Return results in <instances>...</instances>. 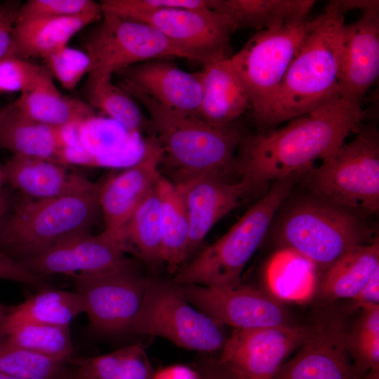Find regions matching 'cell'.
Segmentation results:
<instances>
[{"mask_svg":"<svg viewBox=\"0 0 379 379\" xmlns=\"http://www.w3.org/2000/svg\"><path fill=\"white\" fill-rule=\"evenodd\" d=\"M361 105L339 98L295 119L283 128L245 135L234 171L247 192L295 173H305L360 128Z\"/></svg>","mask_w":379,"mask_h":379,"instance_id":"1","label":"cell"},{"mask_svg":"<svg viewBox=\"0 0 379 379\" xmlns=\"http://www.w3.org/2000/svg\"><path fill=\"white\" fill-rule=\"evenodd\" d=\"M149 113L166 168L175 184L210 173L234 170L236 150L244 135L236 121L216 125L164 106L138 92L126 91Z\"/></svg>","mask_w":379,"mask_h":379,"instance_id":"2","label":"cell"},{"mask_svg":"<svg viewBox=\"0 0 379 379\" xmlns=\"http://www.w3.org/2000/svg\"><path fill=\"white\" fill-rule=\"evenodd\" d=\"M296 51L277 97L270 126L340 98L344 13L335 1L316 18Z\"/></svg>","mask_w":379,"mask_h":379,"instance_id":"3","label":"cell"},{"mask_svg":"<svg viewBox=\"0 0 379 379\" xmlns=\"http://www.w3.org/2000/svg\"><path fill=\"white\" fill-rule=\"evenodd\" d=\"M102 182L90 191L18 203L0 225V252L23 263L74 237L91 233Z\"/></svg>","mask_w":379,"mask_h":379,"instance_id":"4","label":"cell"},{"mask_svg":"<svg viewBox=\"0 0 379 379\" xmlns=\"http://www.w3.org/2000/svg\"><path fill=\"white\" fill-rule=\"evenodd\" d=\"M302 173L273 182L220 239L176 273L178 285L225 286L241 283L244 269L267 234L276 213L289 197Z\"/></svg>","mask_w":379,"mask_h":379,"instance_id":"5","label":"cell"},{"mask_svg":"<svg viewBox=\"0 0 379 379\" xmlns=\"http://www.w3.org/2000/svg\"><path fill=\"white\" fill-rule=\"evenodd\" d=\"M274 230L285 248L325 269L353 248L368 244L372 233L361 215L314 194L285 208Z\"/></svg>","mask_w":379,"mask_h":379,"instance_id":"6","label":"cell"},{"mask_svg":"<svg viewBox=\"0 0 379 379\" xmlns=\"http://www.w3.org/2000/svg\"><path fill=\"white\" fill-rule=\"evenodd\" d=\"M312 194L360 215L379 209V133L377 126H361L344 143L306 172Z\"/></svg>","mask_w":379,"mask_h":379,"instance_id":"7","label":"cell"},{"mask_svg":"<svg viewBox=\"0 0 379 379\" xmlns=\"http://www.w3.org/2000/svg\"><path fill=\"white\" fill-rule=\"evenodd\" d=\"M316 19L257 32L230 57L248 97L253 117L270 126L279 90L298 47Z\"/></svg>","mask_w":379,"mask_h":379,"instance_id":"8","label":"cell"},{"mask_svg":"<svg viewBox=\"0 0 379 379\" xmlns=\"http://www.w3.org/2000/svg\"><path fill=\"white\" fill-rule=\"evenodd\" d=\"M130 331L160 336L202 352L220 350L227 339L222 325L190 303L180 285L152 279Z\"/></svg>","mask_w":379,"mask_h":379,"instance_id":"9","label":"cell"},{"mask_svg":"<svg viewBox=\"0 0 379 379\" xmlns=\"http://www.w3.org/2000/svg\"><path fill=\"white\" fill-rule=\"evenodd\" d=\"M101 21L83 39L91 61L88 80L112 79L132 65L187 55L152 26L102 12Z\"/></svg>","mask_w":379,"mask_h":379,"instance_id":"10","label":"cell"},{"mask_svg":"<svg viewBox=\"0 0 379 379\" xmlns=\"http://www.w3.org/2000/svg\"><path fill=\"white\" fill-rule=\"evenodd\" d=\"M71 277L93 331L102 334L130 331L149 281L133 261L107 272Z\"/></svg>","mask_w":379,"mask_h":379,"instance_id":"11","label":"cell"},{"mask_svg":"<svg viewBox=\"0 0 379 379\" xmlns=\"http://www.w3.org/2000/svg\"><path fill=\"white\" fill-rule=\"evenodd\" d=\"M116 15L152 26L190 60L206 65L232 55L230 37L234 31L227 18L216 11L172 8Z\"/></svg>","mask_w":379,"mask_h":379,"instance_id":"12","label":"cell"},{"mask_svg":"<svg viewBox=\"0 0 379 379\" xmlns=\"http://www.w3.org/2000/svg\"><path fill=\"white\" fill-rule=\"evenodd\" d=\"M180 286L190 303L222 326L249 329L291 325L279 300L254 287L241 283L225 286Z\"/></svg>","mask_w":379,"mask_h":379,"instance_id":"13","label":"cell"},{"mask_svg":"<svg viewBox=\"0 0 379 379\" xmlns=\"http://www.w3.org/2000/svg\"><path fill=\"white\" fill-rule=\"evenodd\" d=\"M314 328L288 325L235 329L218 360L239 379H273L286 357Z\"/></svg>","mask_w":379,"mask_h":379,"instance_id":"14","label":"cell"},{"mask_svg":"<svg viewBox=\"0 0 379 379\" xmlns=\"http://www.w3.org/2000/svg\"><path fill=\"white\" fill-rule=\"evenodd\" d=\"M162 149L155 138L146 142L140 159L122 172L102 182L99 192L100 211L108 239L126 253L125 232L135 211L156 186L161 174Z\"/></svg>","mask_w":379,"mask_h":379,"instance_id":"15","label":"cell"},{"mask_svg":"<svg viewBox=\"0 0 379 379\" xmlns=\"http://www.w3.org/2000/svg\"><path fill=\"white\" fill-rule=\"evenodd\" d=\"M119 86L142 93L164 106L199 117L201 72L189 73L165 59L140 62L117 72Z\"/></svg>","mask_w":379,"mask_h":379,"instance_id":"16","label":"cell"},{"mask_svg":"<svg viewBox=\"0 0 379 379\" xmlns=\"http://www.w3.org/2000/svg\"><path fill=\"white\" fill-rule=\"evenodd\" d=\"M125 253L119 244L102 233H88L64 241L22 264L41 277L73 276L103 272L126 265L133 260Z\"/></svg>","mask_w":379,"mask_h":379,"instance_id":"17","label":"cell"},{"mask_svg":"<svg viewBox=\"0 0 379 379\" xmlns=\"http://www.w3.org/2000/svg\"><path fill=\"white\" fill-rule=\"evenodd\" d=\"M379 75V8L361 12L343 31L340 98L361 105Z\"/></svg>","mask_w":379,"mask_h":379,"instance_id":"18","label":"cell"},{"mask_svg":"<svg viewBox=\"0 0 379 379\" xmlns=\"http://www.w3.org/2000/svg\"><path fill=\"white\" fill-rule=\"evenodd\" d=\"M299 347L273 379H359L347 335L337 324L314 326Z\"/></svg>","mask_w":379,"mask_h":379,"instance_id":"19","label":"cell"},{"mask_svg":"<svg viewBox=\"0 0 379 379\" xmlns=\"http://www.w3.org/2000/svg\"><path fill=\"white\" fill-rule=\"evenodd\" d=\"M177 185L182 190L190 222L188 258L212 227L235 208L248 192L240 180H228L221 173H206Z\"/></svg>","mask_w":379,"mask_h":379,"instance_id":"20","label":"cell"},{"mask_svg":"<svg viewBox=\"0 0 379 379\" xmlns=\"http://www.w3.org/2000/svg\"><path fill=\"white\" fill-rule=\"evenodd\" d=\"M1 169L4 182L34 199L84 192L99 185L69 171L63 164L40 158L13 155Z\"/></svg>","mask_w":379,"mask_h":379,"instance_id":"21","label":"cell"},{"mask_svg":"<svg viewBox=\"0 0 379 379\" xmlns=\"http://www.w3.org/2000/svg\"><path fill=\"white\" fill-rule=\"evenodd\" d=\"M201 74L199 118L213 124L225 125L251 109L248 97L230 57L207 63Z\"/></svg>","mask_w":379,"mask_h":379,"instance_id":"22","label":"cell"},{"mask_svg":"<svg viewBox=\"0 0 379 379\" xmlns=\"http://www.w3.org/2000/svg\"><path fill=\"white\" fill-rule=\"evenodd\" d=\"M14 105L26 117L55 128L84 124L95 116V110L89 104L66 96L58 89L46 66Z\"/></svg>","mask_w":379,"mask_h":379,"instance_id":"23","label":"cell"},{"mask_svg":"<svg viewBox=\"0 0 379 379\" xmlns=\"http://www.w3.org/2000/svg\"><path fill=\"white\" fill-rule=\"evenodd\" d=\"M102 11L65 18H39L15 22L13 39L14 55L44 60L67 46L68 41L86 26L100 20Z\"/></svg>","mask_w":379,"mask_h":379,"instance_id":"24","label":"cell"},{"mask_svg":"<svg viewBox=\"0 0 379 379\" xmlns=\"http://www.w3.org/2000/svg\"><path fill=\"white\" fill-rule=\"evenodd\" d=\"M314 0H213V11L224 15L234 31L264 30L304 22Z\"/></svg>","mask_w":379,"mask_h":379,"instance_id":"25","label":"cell"},{"mask_svg":"<svg viewBox=\"0 0 379 379\" xmlns=\"http://www.w3.org/2000/svg\"><path fill=\"white\" fill-rule=\"evenodd\" d=\"M65 142L62 128L36 121L13 107L0 123V149L13 155L62 164Z\"/></svg>","mask_w":379,"mask_h":379,"instance_id":"26","label":"cell"},{"mask_svg":"<svg viewBox=\"0 0 379 379\" xmlns=\"http://www.w3.org/2000/svg\"><path fill=\"white\" fill-rule=\"evenodd\" d=\"M161 201L162 250L161 262L168 271L177 273L187 259L190 222L179 185L161 175L157 184Z\"/></svg>","mask_w":379,"mask_h":379,"instance_id":"27","label":"cell"},{"mask_svg":"<svg viewBox=\"0 0 379 379\" xmlns=\"http://www.w3.org/2000/svg\"><path fill=\"white\" fill-rule=\"evenodd\" d=\"M378 269V241L357 246L326 269L321 293L330 300L352 299Z\"/></svg>","mask_w":379,"mask_h":379,"instance_id":"28","label":"cell"},{"mask_svg":"<svg viewBox=\"0 0 379 379\" xmlns=\"http://www.w3.org/2000/svg\"><path fill=\"white\" fill-rule=\"evenodd\" d=\"M316 267L298 253L284 248L272 257L266 269L271 295L291 302L308 300L317 287Z\"/></svg>","mask_w":379,"mask_h":379,"instance_id":"29","label":"cell"},{"mask_svg":"<svg viewBox=\"0 0 379 379\" xmlns=\"http://www.w3.org/2000/svg\"><path fill=\"white\" fill-rule=\"evenodd\" d=\"M84 312V300L76 291L45 287L10 308L3 319L69 326L76 317Z\"/></svg>","mask_w":379,"mask_h":379,"instance_id":"30","label":"cell"},{"mask_svg":"<svg viewBox=\"0 0 379 379\" xmlns=\"http://www.w3.org/2000/svg\"><path fill=\"white\" fill-rule=\"evenodd\" d=\"M68 363L84 379H152L154 372L139 343L98 356L74 355Z\"/></svg>","mask_w":379,"mask_h":379,"instance_id":"31","label":"cell"},{"mask_svg":"<svg viewBox=\"0 0 379 379\" xmlns=\"http://www.w3.org/2000/svg\"><path fill=\"white\" fill-rule=\"evenodd\" d=\"M0 340L68 361L74 356L69 326L0 321Z\"/></svg>","mask_w":379,"mask_h":379,"instance_id":"32","label":"cell"},{"mask_svg":"<svg viewBox=\"0 0 379 379\" xmlns=\"http://www.w3.org/2000/svg\"><path fill=\"white\" fill-rule=\"evenodd\" d=\"M126 253L148 265L161 262V201L156 186L131 216L125 232Z\"/></svg>","mask_w":379,"mask_h":379,"instance_id":"33","label":"cell"},{"mask_svg":"<svg viewBox=\"0 0 379 379\" xmlns=\"http://www.w3.org/2000/svg\"><path fill=\"white\" fill-rule=\"evenodd\" d=\"M85 93L93 109L119 124L131 134L151 128L149 120L145 117L133 97L112 79L88 80Z\"/></svg>","mask_w":379,"mask_h":379,"instance_id":"34","label":"cell"},{"mask_svg":"<svg viewBox=\"0 0 379 379\" xmlns=\"http://www.w3.org/2000/svg\"><path fill=\"white\" fill-rule=\"evenodd\" d=\"M68 368L67 361L0 340V373L19 379H62Z\"/></svg>","mask_w":379,"mask_h":379,"instance_id":"35","label":"cell"},{"mask_svg":"<svg viewBox=\"0 0 379 379\" xmlns=\"http://www.w3.org/2000/svg\"><path fill=\"white\" fill-rule=\"evenodd\" d=\"M363 314L347 344L359 379L379 371V306L361 308Z\"/></svg>","mask_w":379,"mask_h":379,"instance_id":"36","label":"cell"},{"mask_svg":"<svg viewBox=\"0 0 379 379\" xmlns=\"http://www.w3.org/2000/svg\"><path fill=\"white\" fill-rule=\"evenodd\" d=\"M44 60L52 77L67 90L74 89L91 68L90 58L86 52L67 46Z\"/></svg>","mask_w":379,"mask_h":379,"instance_id":"37","label":"cell"},{"mask_svg":"<svg viewBox=\"0 0 379 379\" xmlns=\"http://www.w3.org/2000/svg\"><path fill=\"white\" fill-rule=\"evenodd\" d=\"M99 11L100 3L92 0H29L21 4L16 22L74 17Z\"/></svg>","mask_w":379,"mask_h":379,"instance_id":"38","label":"cell"},{"mask_svg":"<svg viewBox=\"0 0 379 379\" xmlns=\"http://www.w3.org/2000/svg\"><path fill=\"white\" fill-rule=\"evenodd\" d=\"M45 66L11 55L0 59V93L27 90L37 79Z\"/></svg>","mask_w":379,"mask_h":379,"instance_id":"39","label":"cell"},{"mask_svg":"<svg viewBox=\"0 0 379 379\" xmlns=\"http://www.w3.org/2000/svg\"><path fill=\"white\" fill-rule=\"evenodd\" d=\"M100 4L102 12L114 15L172 8L213 11V0H104Z\"/></svg>","mask_w":379,"mask_h":379,"instance_id":"40","label":"cell"},{"mask_svg":"<svg viewBox=\"0 0 379 379\" xmlns=\"http://www.w3.org/2000/svg\"><path fill=\"white\" fill-rule=\"evenodd\" d=\"M0 279L24 284L43 288L46 286L43 277L31 272L23 264L0 252Z\"/></svg>","mask_w":379,"mask_h":379,"instance_id":"41","label":"cell"},{"mask_svg":"<svg viewBox=\"0 0 379 379\" xmlns=\"http://www.w3.org/2000/svg\"><path fill=\"white\" fill-rule=\"evenodd\" d=\"M20 6L13 1L0 4V59L14 55L13 33Z\"/></svg>","mask_w":379,"mask_h":379,"instance_id":"42","label":"cell"},{"mask_svg":"<svg viewBox=\"0 0 379 379\" xmlns=\"http://www.w3.org/2000/svg\"><path fill=\"white\" fill-rule=\"evenodd\" d=\"M352 300L359 308L379 306V269Z\"/></svg>","mask_w":379,"mask_h":379,"instance_id":"43","label":"cell"},{"mask_svg":"<svg viewBox=\"0 0 379 379\" xmlns=\"http://www.w3.org/2000/svg\"><path fill=\"white\" fill-rule=\"evenodd\" d=\"M152 379H201L199 371L184 364H173L154 372Z\"/></svg>","mask_w":379,"mask_h":379,"instance_id":"44","label":"cell"},{"mask_svg":"<svg viewBox=\"0 0 379 379\" xmlns=\"http://www.w3.org/2000/svg\"><path fill=\"white\" fill-rule=\"evenodd\" d=\"M199 373L201 379H239L219 360L208 363Z\"/></svg>","mask_w":379,"mask_h":379,"instance_id":"45","label":"cell"},{"mask_svg":"<svg viewBox=\"0 0 379 379\" xmlns=\"http://www.w3.org/2000/svg\"><path fill=\"white\" fill-rule=\"evenodd\" d=\"M339 9L345 14L352 9H359L361 12L379 8V1L375 0H334Z\"/></svg>","mask_w":379,"mask_h":379,"instance_id":"46","label":"cell"},{"mask_svg":"<svg viewBox=\"0 0 379 379\" xmlns=\"http://www.w3.org/2000/svg\"><path fill=\"white\" fill-rule=\"evenodd\" d=\"M8 200L2 192L0 191V225L8 215Z\"/></svg>","mask_w":379,"mask_h":379,"instance_id":"47","label":"cell"},{"mask_svg":"<svg viewBox=\"0 0 379 379\" xmlns=\"http://www.w3.org/2000/svg\"><path fill=\"white\" fill-rule=\"evenodd\" d=\"M62 379H84L82 378L75 370L74 368L70 369L68 368L66 373L65 374Z\"/></svg>","mask_w":379,"mask_h":379,"instance_id":"48","label":"cell"},{"mask_svg":"<svg viewBox=\"0 0 379 379\" xmlns=\"http://www.w3.org/2000/svg\"><path fill=\"white\" fill-rule=\"evenodd\" d=\"M13 107V103L9 104L0 109V123L5 118L7 114L11 110Z\"/></svg>","mask_w":379,"mask_h":379,"instance_id":"49","label":"cell"},{"mask_svg":"<svg viewBox=\"0 0 379 379\" xmlns=\"http://www.w3.org/2000/svg\"><path fill=\"white\" fill-rule=\"evenodd\" d=\"M9 310V307H6V305L0 303V321L4 317Z\"/></svg>","mask_w":379,"mask_h":379,"instance_id":"50","label":"cell"},{"mask_svg":"<svg viewBox=\"0 0 379 379\" xmlns=\"http://www.w3.org/2000/svg\"><path fill=\"white\" fill-rule=\"evenodd\" d=\"M361 379H379V371L369 373Z\"/></svg>","mask_w":379,"mask_h":379,"instance_id":"51","label":"cell"},{"mask_svg":"<svg viewBox=\"0 0 379 379\" xmlns=\"http://www.w3.org/2000/svg\"><path fill=\"white\" fill-rule=\"evenodd\" d=\"M0 379H19V378L0 373Z\"/></svg>","mask_w":379,"mask_h":379,"instance_id":"52","label":"cell"},{"mask_svg":"<svg viewBox=\"0 0 379 379\" xmlns=\"http://www.w3.org/2000/svg\"><path fill=\"white\" fill-rule=\"evenodd\" d=\"M4 182V178H3V174H2L1 166H0V191L2 190L1 187H2V184H3Z\"/></svg>","mask_w":379,"mask_h":379,"instance_id":"53","label":"cell"}]
</instances>
